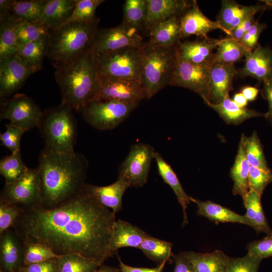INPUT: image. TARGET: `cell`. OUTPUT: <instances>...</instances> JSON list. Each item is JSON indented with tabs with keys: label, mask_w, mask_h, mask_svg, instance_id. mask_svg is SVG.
Segmentation results:
<instances>
[{
	"label": "cell",
	"mask_w": 272,
	"mask_h": 272,
	"mask_svg": "<svg viewBox=\"0 0 272 272\" xmlns=\"http://www.w3.org/2000/svg\"><path fill=\"white\" fill-rule=\"evenodd\" d=\"M52 207L41 204L21 210L13 229L23 242L44 245L56 254H79L101 265L110 249L115 214L86 187Z\"/></svg>",
	"instance_id": "6da1fadb"
},
{
	"label": "cell",
	"mask_w": 272,
	"mask_h": 272,
	"mask_svg": "<svg viewBox=\"0 0 272 272\" xmlns=\"http://www.w3.org/2000/svg\"><path fill=\"white\" fill-rule=\"evenodd\" d=\"M88 167L78 153H62L45 147L37 167L41 184V205L52 207L79 192L85 186Z\"/></svg>",
	"instance_id": "7a4b0ae2"
},
{
	"label": "cell",
	"mask_w": 272,
	"mask_h": 272,
	"mask_svg": "<svg viewBox=\"0 0 272 272\" xmlns=\"http://www.w3.org/2000/svg\"><path fill=\"white\" fill-rule=\"evenodd\" d=\"M54 65L61 104L80 112L96 94L98 73L94 54L90 49L70 61Z\"/></svg>",
	"instance_id": "3957f363"
},
{
	"label": "cell",
	"mask_w": 272,
	"mask_h": 272,
	"mask_svg": "<svg viewBox=\"0 0 272 272\" xmlns=\"http://www.w3.org/2000/svg\"><path fill=\"white\" fill-rule=\"evenodd\" d=\"M99 19L74 22L50 30L47 38L46 56L54 64L65 62L90 49L98 30Z\"/></svg>",
	"instance_id": "277c9868"
},
{
	"label": "cell",
	"mask_w": 272,
	"mask_h": 272,
	"mask_svg": "<svg viewBox=\"0 0 272 272\" xmlns=\"http://www.w3.org/2000/svg\"><path fill=\"white\" fill-rule=\"evenodd\" d=\"M175 46H163L149 41L140 47L141 82L146 99L169 85L174 71Z\"/></svg>",
	"instance_id": "5b68a950"
},
{
	"label": "cell",
	"mask_w": 272,
	"mask_h": 272,
	"mask_svg": "<svg viewBox=\"0 0 272 272\" xmlns=\"http://www.w3.org/2000/svg\"><path fill=\"white\" fill-rule=\"evenodd\" d=\"M72 111L61 104L43 112L38 128L45 148L62 153L75 152L77 127Z\"/></svg>",
	"instance_id": "8992f818"
},
{
	"label": "cell",
	"mask_w": 272,
	"mask_h": 272,
	"mask_svg": "<svg viewBox=\"0 0 272 272\" xmlns=\"http://www.w3.org/2000/svg\"><path fill=\"white\" fill-rule=\"evenodd\" d=\"M138 104L117 100H93L81 110L84 120L95 129L108 130L122 123Z\"/></svg>",
	"instance_id": "52a82bcc"
},
{
	"label": "cell",
	"mask_w": 272,
	"mask_h": 272,
	"mask_svg": "<svg viewBox=\"0 0 272 272\" xmlns=\"http://www.w3.org/2000/svg\"><path fill=\"white\" fill-rule=\"evenodd\" d=\"M94 55L98 74L141 80L140 47H125Z\"/></svg>",
	"instance_id": "ba28073f"
},
{
	"label": "cell",
	"mask_w": 272,
	"mask_h": 272,
	"mask_svg": "<svg viewBox=\"0 0 272 272\" xmlns=\"http://www.w3.org/2000/svg\"><path fill=\"white\" fill-rule=\"evenodd\" d=\"M156 151L151 145L145 143L133 145L120 164L118 179L129 187H140L147 182L150 166Z\"/></svg>",
	"instance_id": "9c48e42d"
},
{
	"label": "cell",
	"mask_w": 272,
	"mask_h": 272,
	"mask_svg": "<svg viewBox=\"0 0 272 272\" xmlns=\"http://www.w3.org/2000/svg\"><path fill=\"white\" fill-rule=\"evenodd\" d=\"M211 65L186 61L180 57L176 49L175 65L169 85L189 89L200 96L203 101H210Z\"/></svg>",
	"instance_id": "30bf717a"
},
{
	"label": "cell",
	"mask_w": 272,
	"mask_h": 272,
	"mask_svg": "<svg viewBox=\"0 0 272 272\" xmlns=\"http://www.w3.org/2000/svg\"><path fill=\"white\" fill-rule=\"evenodd\" d=\"M1 119L27 131L38 127L43 115L38 105L26 95L17 93L9 99L1 98Z\"/></svg>",
	"instance_id": "8fae6325"
},
{
	"label": "cell",
	"mask_w": 272,
	"mask_h": 272,
	"mask_svg": "<svg viewBox=\"0 0 272 272\" xmlns=\"http://www.w3.org/2000/svg\"><path fill=\"white\" fill-rule=\"evenodd\" d=\"M146 99L140 80L98 74L94 100H117L139 104Z\"/></svg>",
	"instance_id": "7c38bea8"
},
{
	"label": "cell",
	"mask_w": 272,
	"mask_h": 272,
	"mask_svg": "<svg viewBox=\"0 0 272 272\" xmlns=\"http://www.w3.org/2000/svg\"><path fill=\"white\" fill-rule=\"evenodd\" d=\"M1 197L21 210L41 204V184L38 168H29L18 180L10 184H5Z\"/></svg>",
	"instance_id": "4fadbf2b"
},
{
	"label": "cell",
	"mask_w": 272,
	"mask_h": 272,
	"mask_svg": "<svg viewBox=\"0 0 272 272\" xmlns=\"http://www.w3.org/2000/svg\"><path fill=\"white\" fill-rule=\"evenodd\" d=\"M143 44L140 32L122 22L114 27L98 29L90 49L97 54L125 47L139 48Z\"/></svg>",
	"instance_id": "5bb4252c"
},
{
	"label": "cell",
	"mask_w": 272,
	"mask_h": 272,
	"mask_svg": "<svg viewBox=\"0 0 272 272\" xmlns=\"http://www.w3.org/2000/svg\"><path fill=\"white\" fill-rule=\"evenodd\" d=\"M32 74L17 52L1 58V98H6L15 93Z\"/></svg>",
	"instance_id": "9a60e30c"
},
{
	"label": "cell",
	"mask_w": 272,
	"mask_h": 272,
	"mask_svg": "<svg viewBox=\"0 0 272 272\" xmlns=\"http://www.w3.org/2000/svg\"><path fill=\"white\" fill-rule=\"evenodd\" d=\"M24 266L23 242L13 229L0 235V272H21Z\"/></svg>",
	"instance_id": "2e32d148"
},
{
	"label": "cell",
	"mask_w": 272,
	"mask_h": 272,
	"mask_svg": "<svg viewBox=\"0 0 272 272\" xmlns=\"http://www.w3.org/2000/svg\"><path fill=\"white\" fill-rule=\"evenodd\" d=\"M244 57V64L237 75L263 82L272 79V50L269 47L258 45L254 49L247 50Z\"/></svg>",
	"instance_id": "e0dca14e"
},
{
	"label": "cell",
	"mask_w": 272,
	"mask_h": 272,
	"mask_svg": "<svg viewBox=\"0 0 272 272\" xmlns=\"http://www.w3.org/2000/svg\"><path fill=\"white\" fill-rule=\"evenodd\" d=\"M147 13L144 30L148 33L156 25L174 17L179 18L193 1L146 0Z\"/></svg>",
	"instance_id": "ac0fdd59"
},
{
	"label": "cell",
	"mask_w": 272,
	"mask_h": 272,
	"mask_svg": "<svg viewBox=\"0 0 272 272\" xmlns=\"http://www.w3.org/2000/svg\"><path fill=\"white\" fill-rule=\"evenodd\" d=\"M238 70L234 64L212 63L211 67L210 101L219 103L229 96L233 89V80Z\"/></svg>",
	"instance_id": "d6986e66"
},
{
	"label": "cell",
	"mask_w": 272,
	"mask_h": 272,
	"mask_svg": "<svg viewBox=\"0 0 272 272\" xmlns=\"http://www.w3.org/2000/svg\"><path fill=\"white\" fill-rule=\"evenodd\" d=\"M266 7L260 5L243 6L234 1L223 0L216 21L222 31L230 36L231 31L240 23Z\"/></svg>",
	"instance_id": "ffe728a7"
},
{
	"label": "cell",
	"mask_w": 272,
	"mask_h": 272,
	"mask_svg": "<svg viewBox=\"0 0 272 272\" xmlns=\"http://www.w3.org/2000/svg\"><path fill=\"white\" fill-rule=\"evenodd\" d=\"M182 38L192 35L207 38L210 32L222 28L217 21H213L206 16L200 10L196 2L179 18Z\"/></svg>",
	"instance_id": "44dd1931"
},
{
	"label": "cell",
	"mask_w": 272,
	"mask_h": 272,
	"mask_svg": "<svg viewBox=\"0 0 272 272\" xmlns=\"http://www.w3.org/2000/svg\"><path fill=\"white\" fill-rule=\"evenodd\" d=\"M221 39L205 38L199 41L178 42L176 51L183 60L195 64H212L213 61V50L217 48Z\"/></svg>",
	"instance_id": "7402d4cb"
},
{
	"label": "cell",
	"mask_w": 272,
	"mask_h": 272,
	"mask_svg": "<svg viewBox=\"0 0 272 272\" xmlns=\"http://www.w3.org/2000/svg\"><path fill=\"white\" fill-rule=\"evenodd\" d=\"M147 233L126 221L118 219L115 222L110 242V249L113 254L122 247L139 248Z\"/></svg>",
	"instance_id": "603a6c76"
},
{
	"label": "cell",
	"mask_w": 272,
	"mask_h": 272,
	"mask_svg": "<svg viewBox=\"0 0 272 272\" xmlns=\"http://www.w3.org/2000/svg\"><path fill=\"white\" fill-rule=\"evenodd\" d=\"M190 201L196 205L197 214L213 222H231L245 224L253 227L250 220L245 216L210 200L201 201L190 196Z\"/></svg>",
	"instance_id": "cb8c5ba5"
},
{
	"label": "cell",
	"mask_w": 272,
	"mask_h": 272,
	"mask_svg": "<svg viewBox=\"0 0 272 272\" xmlns=\"http://www.w3.org/2000/svg\"><path fill=\"white\" fill-rule=\"evenodd\" d=\"M86 185L99 202L111 209L115 214L121 210L123 195L129 188L126 183L119 179L106 186H96L89 183Z\"/></svg>",
	"instance_id": "d4e9b609"
},
{
	"label": "cell",
	"mask_w": 272,
	"mask_h": 272,
	"mask_svg": "<svg viewBox=\"0 0 272 272\" xmlns=\"http://www.w3.org/2000/svg\"><path fill=\"white\" fill-rule=\"evenodd\" d=\"M204 102L215 110L228 124L237 125L248 119L265 115L254 110L239 106L229 97L217 103L209 100H204Z\"/></svg>",
	"instance_id": "484cf974"
},
{
	"label": "cell",
	"mask_w": 272,
	"mask_h": 272,
	"mask_svg": "<svg viewBox=\"0 0 272 272\" xmlns=\"http://www.w3.org/2000/svg\"><path fill=\"white\" fill-rule=\"evenodd\" d=\"M76 0H47L43 14L38 20L50 30L65 24L74 9Z\"/></svg>",
	"instance_id": "4316f807"
},
{
	"label": "cell",
	"mask_w": 272,
	"mask_h": 272,
	"mask_svg": "<svg viewBox=\"0 0 272 272\" xmlns=\"http://www.w3.org/2000/svg\"><path fill=\"white\" fill-rule=\"evenodd\" d=\"M244 137L242 134L230 172V176L233 181V194L240 195L242 199L249 190L248 175L250 167L246 157Z\"/></svg>",
	"instance_id": "83f0119b"
},
{
	"label": "cell",
	"mask_w": 272,
	"mask_h": 272,
	"mask_svg": "<svg viewBox=\"0 0 272 272\" xmlns=\"http://www.w3.org/2000/svg\"><path fill=\"white\" fill-rule=\"evenodd\" d=\"M154 159L159 175L164 181L172 189L182 207L184 217L182 226H184L188 222L186 210L190 201V196L186 194L172 168L161 154L156 152Z\"/></svg>",
	"instance_id": "f1b7e54d"
},
{
	"label": "cell",
	"mask_w": 272,
	"mask_h": 272,
	"mask_svg": "<svg viewBox=\"0 0 272 272\" xmlns=\"http://www.w3.org/2000/svg\"><path fill=\"white\" fill-rule=\"evenodd\" d=\"M149 41L163 46L176 45L182 34L179 18L174 17L162 22L154 26L148 32Z\"/></svg>",
	"instance_id": "f546056e"
},
{
	"label": "cell",
	"mask_w": 272,
	"mask_h": 272,
	"mask_svg": "<svg viewBox=\"0 0 272 272\" xmlns=\"http://www.w3.org/2000/svg\"><path fill=\"white\" fill-rule=\"evenodd\" d=\"M195 272H224L228 256L221 250L212 252H185Z\"/></svg>",
	"instance_id": "4dcf8cb0"
},
{
	"label": "cell",
	"mask_w": 272,
	"mask_h": 272,
	"mask_svg": "<svg viewBox=\"0 0 272 272\" xmlns=\"http://www.w3.org/2000/svg\"><path fill=\"white\" fill-rule=\"evenodd\" d=\"M261 197L255 191L249 189L242 199L246 210L245 215L252 223V228L258 233L263 232L267 235H272V230L262 209Z\"/></svg>",
	"instance_id": "1f68e13d"
},
{
	"label": "cell",
	"mask_w": 272,
	"mask_h": 272,
	"mask_svg": "<svg viewBox=\"0 0 272 272\" xmlns=\"http://www.w3.org/2000/svg\"><path fill=\"white\" fill-rule=\"evenodd\" d=\"M21 22L11 14L0 16V58L17 52V32Z\"/></svg>",
	"instance_id": "d6a6232c"
},
{
	"label": "cell",
	"mask_w": 272,
	"mask_h": 272,
	"mask_svg": "<svg viewBox=\"0 0 272 272\" xmlns=\"http://www.w3.org/2000/svg\"><path fill=\"white\" fill-rule=\"evenodd\" d=\"M47 38L18 46L17 52L33 74L42 68L44 58L46 56Z\"/></svg>",
	"instance_id": "836d02e7"
},
{
	"label": "cell",
	"mask_w": 272,
	"mask_h": 272,
	"mask_svg": "<svg viewBox=\"0 0 272 272\" xmlns=\"http://www.w3.org/2000/svg\"><path fill=\"white\" fill-rule=\"evenodd\" d=\"M248 50L232 37L221 39L214 53L213 63L234 64L244 56Z\"/></svg>",
	"instance_id": "e575fe53"
},
{
	"label": "cell",
	"mask_w": 272,
	"mask_h": 272,
	"mask_svg": "<svg viewBox=\"0 0 272 272\" xmlns=\"http://www.w3.org/2000/svg\"><path fill=\"white\" fill-rule=\"evenodd\" d=\"M47 0H13L10 14L22 22H36L41 18Z\"/></svg>",
	"instance_id": "d590c367"
},
{
	"label": "cell",
	"mask_w": 272,
	"mask_h": 272,
	"mask_svg": "<svg viewBox=\"0 0 272 272\" xmlns=\"http://www.w3.org/2000/svg\"><path fill=\"white\" fill-rule=\"evenodd\" d=\"M172 244L148 234L139 248L149 259L159 264L166 261L172 256Z\"/></svg>",
	"instance_id": "8d00e7d4"
},
{
	"label": "cell",
	"mask_w": 272,
	"mask_h": 272,
	"mask_svg": "<svg viewBox=\"0 0 272 272\" xmlns=\"http://www.w3.org/2000/svg\"><path fill=\"white\" fill-rule=\"evenodd\" d=\"M123 11L122 23L140 32L144 30L147 13L146 0H126Z\"/></svg>",
	"instance_id": "74e56055"
},
{
	"label": "cell",
	"mask_w": 272,
	"mask_h": 272,
	"mask_svg": "<svg viewBox=\"0 0 272 272\" xmlns=\"http://www.w3.org/2000/svg\"><path fill=\"white\" fill-rule=\"evenodd\" d=\"M20 152L11 153L0 161V173L5 179V184H10L22 177L28 171Z\"/></svg>",
	"instance_id": "f35d334b"
},
{
	"label": "cell",
	"mask_w": 272,
	"mask_h": 272,
	"mask_svg": "<svg viewBox=\"0 0 272 272\" xmlns=\"http://www.w3.org/2000/svg\"><path fill=\"white\" fill-rule=\"evenodd\" d=\"M101 265L79 254L62 255L58 259V272H93Z\"/></svg>",
	"instance_id": "ab89813d"
},
{
	"label": "cell",
	"mask_w": 272,
	"mask_h": 272,
	"mask_svg": "<svg viewBox=\"0 0 272 272\" xmlns=\"http://www.w3.org/2000/svg\"><path fill=\"white\" fill-rule=\"evenodd\" d=\"M244 147L247 160L250 166L269 170L260 139L255 131L250 137H244Z\"/></svg>",
	"instance_id": "60d3db41"
},
{
	"label": "cell",
	"mask_w": 272,
	"mask_h": 272,
	"mask_svg": "<svg viewBox=\"0 0 272 272\" xmlns=\"http://www.w3.org/2000/svg\"><path fill=\"white\" fill-rule=\"evenodd\" d=\"M49 30L50 29L47 27L39 21H22L18 29V46L46 38Z\"/></svg>",
	"instance_id": "b9f144b4"
},
{
	"label": "cell",
	"mask_w": 272,
	"mask_h": 272,
	"mask_svg": "<svg viewBox=\"0 0 272 272\" xmlns=\"http://www.w3.org/2000/svg\"><path fill=\"white\" fill-rule=\"evenodd\" d=\"M24 266L39 263L62 256L56 254L48 247L39 243L23 242Z\"/></svg>",
	"instance_id": "7bdbcfd3"
},
{
	"label": "cell",
	"mask_w": 272,
	"mask_h": 272,
	"mask_svg": "<svg viewBox=\"0 0 272 272\" xmlns=\"http://www.w3.org/2000/svg\"><path fill=\"white\" fill-rule=\"evenodd\" d=\"M104 2L103 0H76L74 9L65 24L94 20L97 18L95 13L97 8Z\"/></svg>",
	"instance_id": "ee69618b"
},
{
	"label": "cell",
	"mask_w": 272,
	"mask_h": 272,
	"mask_svg": "<svg viewBox=\"0 0 272 272\" xmlns=\"http://www.w3.org/2000/svg\"><path fill=\"white\" fill-rule=\"evenodd\" d=\"M21 213V209L9 200L0 197V235L13 228Z\"/></svg>",
	"instance_id": "f6af8a7d"
},
{
	"label": "cell",
	"mask_w": 272,
	"mask_h": 272,
	"mask_svg": "<svg viewBox=\"0 0 272 272\" xmlns=\"http://www.w3.org/2000/svg\"><path fill=\"white\" fill-rule=\"evenodd\" d=\"M261 259L248 254L244 257H228L224 272H258Z\"/></svg>",
	"instance_id": "bcb514c9"
},
{
	"label": "cell",
	"mask_w": 272,
	"mask_h": 272,
	"mask_svg": "<svg viewBox=\"0 0 272 272\" xmlns=\"http://www.w3.org/2000/svg\"><path fill=\"white\" fill-rule=\"evenodd\" d=\"M272 182V171L250 166L248 175V187L261 196L268 184Z\"/></svg>",
	"instance_id": "7dc6e473"
},
{
	"label": "cell",
	"mask_w": 272,
	"mask_h": 272,
	"mask_svg": "<svg viewBox=\"0 0 272 272\" xmlns=\"http://www.w3.org/2000/svg\"><path fill=\"white\" fill-rule=\"evenodd\" d=\"M25 132L18 126L10 123L7 124L6 130L0 134L2 145L8 148L11 153L20 152L21 140Z\"/></svg>",
	"instance_id": "c3c4849f"
},
{
	"label": "cell",
	"mask_w": 272,
	"mask_h": 272,
	"mask_svg": "<svg viewBox=\"0 0 272 272\" xmlns=\"http://www.w3.org/2000/svg\"><path fill=\"white\" fill-rule=\"evenodd\" d=\"M247 254L261 259L272 256V235L255 240L247 245Z\"/></svg>",
	"instance_id": "681fc988"
},
{
	"label": "cell",
	"mask_w": 272,
	"mask_h": 272,
	"mask_svg": "<svg viewBox=\"0 0 272 272\" xmlns=\"http://www.w3.org/2000/svg\"><path fill=\"white\" fill-rule=\"evenodd\" d=\"M266 28L265 24L254 22L239 42L247 49H254L258 45L260 34Z\"/></svg>",
	"instance_id": "f907efd6"
},
{
	"label": "cell",
	"mask_w": 272,
	"mask_h": 272,
	"mask_svg": "<svg viewBox=\"0 0 272 272\" xmlns=\"http://www.w3.org/2000/svg\"><path fill=\"white\" fill-rule=\"evenodd\" d=\"M58 259L25 265L21 272H58Z\"/></svg>",
	"instance_id": "816d5d0a"
},
{
	"label": "cell",
	"mask_w": 272,
	"mask_h": 272,
	"mask_svg": "<svg viewBox=\"0 0 272 272\" xmlns=\"http://www.w3.org/2000/svg\"><path fill=\"white\" fill-rule=\"evenodd\" d=\"M175 265L173 272H195L192 264L184 252L178 254H172Z\"/></svg>",
	"instance_id": "f5cc1de1"
},
{
	"label": "cell",
	"mask_w": 272,
	"mask_h": 272,
	"mask_svg": "<svg viewBox=\"0 0 272 272\" xmlns=\"http://www.w3.org/2000/svg\"><path fill=\"white\" fill-rule=\"evenodd\" d=\"M120 272H163L166 262L159 264L154 268L137 267L129 266L124 263L117 255Z\"/></svg>",
	"instance_id": "db71d44e"
},
{
	"label": "cell",
	"mask_w": 272,
	"mask_h": 272,
	"mask_svg": "<svg viewBox=\"0 0 272 272\" xmlns=\"http://www.w3.org/2000/svg\"><path fill=\"white\" fill-rule=\"evenodd\" d=\"M254 22V16L247 18L231 31L230 37L239 41Z\"/></svg>",
	"instance_id": "11a10c76"
},
{
	"label": "cell",
	"mask_w": 272,
	"mask_h": 272,
	"mask_svg": "<svg viewBox=\"0 0 272 272\" xmlns=\"http://www.w3.org/2000/svg\"><path fill=\"white\" fill-rule=\"evenodd\" d=\"M263 94L268 104V111L264 116L272 123V79L263 82Z\"/></svg>",
	"instance_id": "9f6ffc18"
},
{
	"label": "cell",
	"mask_w": 272,
	"mask_h": 272,
	"mask_svg": "<svg viewBox=\"0 0 272 272\" xmlns=\"http://www.w3.org/2000/svg\"><path fill=\"white\" fill-rule=\"evenodd\" d=\"M259 90L252 86H245L241 90V93L243 95L248 101H252L257 97Z\"/></svg>",
	"instance_id": "6f0895ef"
},
{
	"label": "cell",
	"mask_w": 272,
	"mask_h": 272,
	"mask_svg": "<svg viewBox=\"0 0 272 272\" xmlns=\"http://www.w3.org/2000/svg\"><path fill=\"white\" fill-rule=\"evenodd\" d=\"M13 0L0 1V16H5L10 14V10Z\"/></svg>",
	"instance_id": "680465c9"
},
{
	"label": "cell",
	"mask_w": 272,
	"mask_h": 272,
	"mask_svg": "<svg viewBox=\"0 0 272 272\" xmlns=\"http://www.w3.org/2000/svg\"><path fill=\"white\" fill-rule=\"evenodd\" d=\"M233 100L237 105L243 108L245 107L248 103V101L241 92L235 93Z\"/></svg>",
	"instance_id": "91938a15"
},
{
	"label": "cell",
	"mask_w": 272,
	"mask_h": 272,
	"mask_svg": "<svg viewBox=\"0 0 272 272\" xmlns=\"http://www.w3.org/2000/svg\"><path fill=\"white\" fill-rule=\"evenodd\" d=\"M93 272H120L119 269L105 265H101Z\"/></svg>",
	"instance_id": "94428289"
},
{
	"label": "cell",
	"mask_w": 272,
	"mask_h": 272,
	"mask_svg": "<svg viewBox=\"0 0 272 272\" xmlns=\"http://www.w3.org/2000/svg\"><path fill=\"white\" fill-rule=\"evenodd\" d=\"M264 2L266 4V6H269V7H272V1H265Z\"/></svg>",
	"instance_id": "6125c7cd"
}]
</instances>
